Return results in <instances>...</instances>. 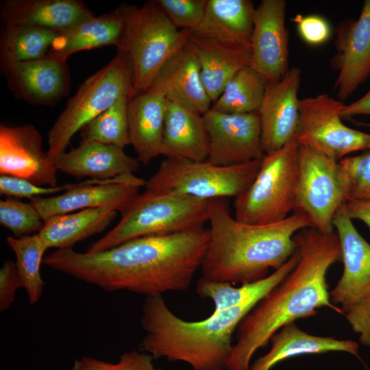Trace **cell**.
Wrapping results in <instances>:
<instances>
[{"label": "cell", "instance_id": "cell-44", "mask_svg": "<svg viewBox=\"0 0 370 370\" xmlns=\"http://www.w3.org/2000/svg\"><path fill=\"white\" fill-rule=\"evenodd\" d=\"M360 124L370 128V123H360Z\"/></svg>", "mask_w": 370, "mask_h": 370}, {"label": "cell", "instance_id": "cell-2", "mask_svg": "<svg viewBox=\"0 0 370 370\" xmlns=\"http://www.w3.org/2000/svg\"><path fill=\"white\" fill-rule=\"evenodd\" d=\"M298 261L288 275L244 317L236 328V341L226 370H249L254 354L284 325L329 308L344 314L330 296L326 280L330 267L341 261L335 230L323 233L307 227L295 236Z\"/></svg>", "mask_w": 370, "mask_h": 370}, {"label": "cell", "instance_id": "cell-29", "mask_svg": "<svg viewBox=\"0 0 370 370\" xmlns=\"http://www.w3.org/2000/svg\"><path fill=\"white\" fill-rule=\"evenodd\" d=\"M117 211L108 208L83 209L55 215L45 221L38 233L48 249H69L77 243L103 231Z\"/></svg>", "mask_w": 370, "mask_h": 370}, {"label": "cell", "instance_id": "cell-18", "mask_svg": "<svg viewBox=\"0 0 370 370\" xmlns=\"http://www.w3.org/2000/svg\"><path fill=\"white\" fill-rule=\"evenodd\" d=\"M334 64V89L339 100L347 99L370 75V0L364 1L358 19L338 25Z\"/></svg>", "mask_w": 370, "mask_h": 370}, {"label": "cell", "instance_id": "cell-17", "mask_svg": "<svg viewBox=\"0 0 370 370\" xmlns=\"http://www.w3.org/2000/svg\"><path fill=\"white\" fill-rule=\"evenodd\" d=\"M301 76V69L293 67L279 81L267 84L258 112L264 154L283 147L295 138L299 119L298 90Z\"/></svg>", "mask_w": 370, "mask_h": 370}, {"label": "cell", "instance_id": "cell-9", "mask_svg": "<svg viewBox=\"0 0 370 370\" xmlns=\"http://www.w3.org/2000/svg\"><path fill=\"white\" fill-rule=\"evenodd\" d=\"M192 31L178 29L155 1L142 7L130 5L128 27L121 51L132 68L134 95L149 89L169 58L188 41Z\"/></svg>", "mask_w": 370, "mask_h": 370}, {"label": "cell", "instance_id": "cell-6", "mask_svg": "<svg viewBox=\"0 0 370 370\" xmlns=\"http://www.w3.org/2000/svg\"><path fill=\"white\" fill-rule=\"evenodd\" d=\"M134 95L132 68L127 53L118 51L106 65L88 77L69 99L48 133L49 159L66 152L73 136L123 96Z\"/></svg>", "mask_w": 370, "mask_h": 370}, {"label": "cell", "instance_id": "cell-38", "mask_svg": "<svg viewBox=\"0 0 370 370\" xmlns=\"http://www.w3.org/2000/svg\"><path fill=\"white\" fill-rule=\"evenodd\" d=\"M339 163L348 182L349 200H369L370 150L345 157Z\"/></svg>", "mask_w": 370, "mask_h": 370}, {"label": "cell", "instance_id": "cell-3", "mask_svg": "<svg viewBox=\"0 0 370 370\" xmlns=\"http://www.w3.org/2000/svg\"><path fill=\"white\" fill-rule=\"evenodd\" d=\"M210 239L201 266L202 277L241 284L267 277L270 269L281 267L295 252V236L312 227L304 214L294 211L283 221L251 224L232 217L227 198L210 200Z\"/></svg>", "mask_w": 370, "mask_h": 370}, {"label": "cell", "instance_id": "cell-27", "mask_svg": "<svg viewBox=\"0 0 370 370\" xmlns=\"http://www.w3.org/2000/svg\"><path fill=\"white\" fill-rule=\"evenodd\" d=\"M269 342L270 350L250 365L249 370H271L277 364L292 357L333 352L347 353L360 359L356 342L312 335L299 329L295 323L282 327Z\"/></svg>", "mask_w": 370, "mask_h": 370}, {"label": "cell", "instance_id": "cell-1", "mask_svg": "<svg viewBox=\"0 0 370 370\" xmlns=\"http://www.w3.org/2000/svg\"><path fill=\"white\" fill-rule=\"evenodd\" d=\"M209 239L208 228L146 236L97 252L57 249L45 257L43 263L106 291L162 295L190 287Z\"/></svg>", "mask_w": 370, "mask_h": 370}, {"label": "cell", "instance_id": "cell-28", "mask_svg": "<svg viewBox=\"0 0 370 370\" xmlns=\"http://www.w3.org/2000/svg\"><path fill=\"white\" fill-rule=\"evenodd\" d=\"M255 8L249 0H208L204 17L192 33L251 47Z\"/></svg>", "mask_w": 370, "mask_h": 370}, {"label": "cell", "instance_id": "cell-39", "mask_svg": "<svg viewBox=\"0 0 370 370\" xmlns=\"http://www.w3.org/2000/svg\"><path fill=\"white\" fill-rule=\"evenodd\" d=\"M292 21L296 24L300 37L308 45H319L323 44L330 37V25L321 16L297 14L292 18Z\"/></svg>", "mask_w": 370, "mask_h": 370}, {"label": "cell", "instance_id": "cell-24", "mask_svg": "<svg viewBox=\"0 0 370 370\" xmlns=\"http://www.w3.org/2000/svg\"><path fill=\"white\" fill-rule=\"evenodd\" d=\"M138 162L124 148L82 140L77 147L64 153L55 164L58 171L76 178L104 180L134 174L138 169Z\"/></svg>", "mask_w": 370, "mask_h": 370}, {"label": "cell", "instance_id": "cell-42", "mask_svg": "<svg viewBox=\"0 0 370 370\" xmlns=\"http://www.w3.org/2000/svg\"><path fill=\"white\" fill-rule=\"evenodd\" d=\"M356 115H370V89L358 100L344 105L341 111L342 119H349Z\"/></svg>", "mask_w": 370, "mask_h": 370}, {"label": "cell", "instance_id": "cell-37", "mask_svg": "<svg viewBox=\"0 0 370 370\" xmlns=\"http://www.w3.org/2000/svg\"><path fill=\"white\" fill-rule=\"evenodd\" d=\"M153 360L147 353L131 350L121 354L114 362L82 356L74 361L71 370H163L155 367Z\"/></svg>", "mask_w": 370, "mask_h": 370}, {"label": "cell", "instance_id": "cell-8", "mask_svg": "<svg viewBox=\"0 0 370 370\" xmlns=\"http://www.w3.org/2000/svg\"><path fill=\"white\" fill-rule=\"evenodd\" d=\"M261 160L220 166L207 160L165 158L146 181L145 190L204 200L236 198L254 181Z\"/></svg>", "mask_w": 370, "mask_h": 370}, {"label": "cell", "instance_id": "cell-25", "mask_svg": "<svg viewBox=\"0 0 370 370\" xmlns=\"http://www.w3.org/2000/svg\"><path fill=\"white\" fill-rule=\"evenodd\" d=\"M166 103L165 94L153 87L129 99L130 145L136 153L138 161L144 164L160 155Z\"/></svg>", "mask_w": 370, "mask_h": 370}, {"label": "cell", "instance_id": "cell-30", "mask_svg": "<svg viewBox=\"0 0 370 370\" xmlns=\"http://www.w3.org/2000/svg\"><path fill=\"white\" fill-rule=\"evenodd\" d=\"M299 254H294L279 269L258 281L234 287L228 282H216L200 278L196 286L197 293L211 299L214 305L212 313L225 311L251 301H259L277 286L296 265Z\"/></svg>", "mask_w": 370, "mask_h": 370}, {"label": "cell", "instance_id": "cell-22", "mask_svg": "<svg viewBox=\"0 0 370 370\" xmlns=\"http://www.w3.org/2000/svg\"><path fill=\"white\" fill-rule=\"evenodd\" d=\"M150 87L201 115L212 104L201 80L199 63L188 41L164 64Z\"/></svg>", "mask_w": 370, "mask_h": 370}, {"label": "cell", "instance_id": "cell-7", "mask_svg": "<svg viewBox=\"0 0 370 370\" xmlns=\"http://www.w3.org/2000/svg\"><path fill=\"white\" fill-rule=\"evenodd\" d=\"M299 146L295 138L264 156L254 181L235 198L236 219L251 224H270L284 220L294 212Z\"/></svg>", "mask_w": 370, "mask_h": 370}, {"label": "cell", "instance_id": "cell-16", "mask_svg": "<svg viewBox=\"0 0 370 370\" xmlns=\"http://www.w3.org/2000/svg\"><path fill=\"white\" fill-rule=\"evenodd\" d=\"M284 0H262L255 8L251 67L268 82L279 81L288 69V32Z\"/></svg>", "mask_w": 370, "mask_h": 370}, {"label": "cell", "instance_id": "cell-19", "mask_svg": "<svg viewBox=\"0 0 370 370\" xmlns=\"http://www.w3.org/2000/svg\"><path fill=\"white\" fill-rule=\"evenodd\" d=\"M2 72L14 96L31 104L53 106L69 92L66 62L49 57L18 62Z\"/></svg>", "mask_w": 370, "mask_h": 370}, {"label": "cell", "instance_id": "cell-31", "mask_svg": "<svg viewBox=\"0 0 370 370\" xmlns=\"http://www.w3.org/2000/svg\"><path fill=\"white\" fill-rule=\"evenodd\" d=\"M57 34L37 27L3 25L0 34L1 71L18 62L47 57Z\"/></svg>", "mask_w": 370, "mask_h": 370}, {"label": "cell", "instance_id": "cell-43", "mask_svg": "<svg viewBox=\"0 0 370 370\" xmlns=\"http://www.w3.org/2000/svg\"><path fill=\"white\" fill-rule=\"evenodd\" d=\"M346 208L350 218L363 222L370 229V199L349 200Z\"/></svg>", "mask_w": 370, "mask_h": 370}, {"label": "cell", "instance_id": "cell-23", "mask_svg": "<svg viewBox=\"0 0 370 370\" xmlns=\"http://www.w3.org/2000/svg\"><path fill=\"white\" fill-rule=\"evenodd\" d=\"M188 42L198 60L201 80L212 103L237 72L251 66L250 46L201 37L193 33Z\"/></svg>", "mask_w": 370, "mask_h": 370}, {"label": "cell", "instance_id": "cell-4", "mask_svg": "<svg viewBox=\"0 0 370 370\" xmlns=\"http://www.w3.org/2000/svg\"><path fill=\"white\" fill-rule=\"evenodd\" d=\"M258 301H251L188 321L174 314L162 295L147 296L140 325L143 352L154 359L184 362L193 370H226L232 352V336L244 317Z\"/></svg>", "mask_w": 370, "mask_h": 370}, {"label": "cell", "instance_id": "cell-13", "mask_svg": "<svg viewBox=\"0 0 370 370\" xmlns=\"http://www.w3.org/2000/svg\"><path fill=\"white\" fill-rule=\"evenodd\" d=\"M146 181L134 174L110 179H90L81 186L61 195L30 199L42 220L77 210L108 208L121 213L139 194Z\"/></svg>", "mask_w": 370, "mask_h": 370}, {"label": "cell", "instance_id": "cell-35", "mask_svg": "<svg viewBox=\"0 0 370 370\" xmlns=\"http://www.w3.org/2000/svg\"><path fill=\"white\" fill-rule=\"evenodd\" d=\"M44 221L31 202L8 197L0 201V223L15 237L38 233Z\"/></svg>", "mask_w": 370, "mask_h": 370}, {"label": "cell", "instance_id": "cell-10", "mask_svg": "<svg viewBox=\"0 0 370 370\" xmlns=\"http://www.w3.org/2000/svg\"><path fill=\"white\" fill-rule=\"evenodd\" d=\"M298 160L294 211L306 215L312 227L330 233L336 212L349 200L347 177L338 160L300 145Z\"/></svg>", "mask_w": 370, "mask_h": 370}, {"label": "cell", "instance_id": "cell-26", "mask_svg": "<svg viewBox=\"0 0 370 370\" xmlns=\"http://www.w3.org/2000/svg\"><path fill=\"white\" fill-rule=\"evenodd\" d=\"M160 155L166 158L207 160L208 136L203 115L166 97Z\"/></svg>", "mask_w": 370, "mask_h": 370}, {"label": "cell", "instance_id": "cell-34", "mask_svg": "<svg viewBox=\"0 0 370 370\" xmlns=\"http://www.w3.org/2000/svg\"><path fill=\"white\" fill-rule=\"evenodd\" d=\"M130 97L123 96L81 130L82 140L97 141L124 148L130 145L128 125Z\"/></svg>", "mask_w": 370, "mask_h": 370}, {"label": "cell", "instance_id": "cell-41", "mask_svg": "<svg viewBox=\"0 0 370 370\" xmlns=\"http://www.w3.org/2000/svg\"><path fill=\"white\" fill-rule=\"evenodd\" d=\"M21 288L16 264L12 260L5 261L0 269V311L9 309L15 301L17 290Z\"/></svg>", "mask_w": 370, "mask_h": 370}, {"label": "cell", "instance_id": "cell-20", "mask_svg": "<svg viewBox=\"0 0 370 370\" xmlns=\"http://www.w3.org/2000/svg\"><path fill=\"white\" fill-rule=\"evenodd\" d=\"M130 5L123 3L110 13L95 16L58 33L47 57L66 62L72 54L83 50L113 45L121 51L128 27Z\"/></svg>", "mask_w": 370, "mask_h": 370}, {"label": "cell", "instance_id": "cell-14", "mask_svg": "<svg viewBox=\"0 0 370 370\" xmlns=\"http://www.w3.org/2000/svg\"><path fill=\"white\" fill-rule=\"evenodd\" d=\"M333 226L340 241L343 271L330 296L345 314L370 294V244L353 224L346 204L336 212Z\"/></svg>", "mask_w": 370, "mask_h": 370}, {"label": "cell", "instance_id": "cell-33", "mask_svg": "<svg viewBox=\"0 0 370 370\" xmlns=\"http://www.w3.org/2000/svg\"><path fill=\"white\" fill-rule=\"evenodd\" d=\"M16 256V267L21 288H25L31 304L38 301L45 286L40 273L43 256L48 249L38 233L22 237H7Z\"/></svg>", "mask_w": 370, "mask_h": 370}, {"label": "cell", "instance_id": "cell-21", "mask_svg": "<svg viewBox=\"0 0 370 370\" xmlns=\"http://www.w3.org/2000/svg\"><path fill=\"white\" fill-rule=\"evenodd\" d=\"M0 16L3 25L33 26L60 33L95 15L79 0H5Z\"/></svg>", "mask_w": 370, "mask_h": 370}, {"label": "cell", "instance_id": "cell-12", "mask_svg": "<svg viewBox=\"0 0 370 370\" xmlns=\"http://www.w3.org/2000/svg\"><path fill=\"white\" fill-rule=\"evenodd\" d=\"M208 136L207 161L232 166L262 159L258 112L225 114L210 109L203 115Z\"/></svg>", "mask_w": 370, "mask_h": 370}, {"label": "cell", "instance_id": "cell-5", "mask_svg": "<svg viewBox=\"0 0 370 370\" xmlns=\"http://www.w3.org/2000/svg\"><path fill=\"white\" fill-rule=\"evenodd\" d=\"M210 200L145 190L121 212L119 223L91 243L86 251L97 252L146 236L199 230L208 222Z\"/></svg>", "mask_w": 370, "mask_h": 370}, {"label": "cell", "instance_id": "cell-32", "mask_svg": "<svg viewBox=\"0 0 370 370\" xmlns=\"http://www.w3.org/2000/svg\"><path fill=\"white\" fill-rule=\"evenodd\" d=\"M268 82L250 66L237 72L212 103L213 110L225 114L258 112Z\"/></svg>", "mask_w": 370, "mask_h": 370}, {"label": "cell", "instance_id": "cell-40", "mask_svg": "<svg viewBox=\"0 0 370 370\" xmlns=\"http://www.w3.org/2000/svg\"><path fill=\"white\" fill-rule=\"evenodd\" d=\"M344 315L360 342L370 348V294Z\"/></svg>", "mask_w": 370, "mask_h": 370}, {"label": "cell", "instance_id": "cell-11", "mask_svg": "<svg viewBox=\"0 0 370 370\" xmlns=\"http://www.w3.org/2000/svg\"><path fill=\"white\" fill-rule=\"evenodd\" d=\"M344 105L324 93L300 99L298 143L338 161L351 153L370 150V134L342 121Z\"/></svg>", "mask_w": 370, "mask_h": 370}, {"label": "cell", "instance_id": "cell-36", "mask_svg": "<svg viewBox=\"0 0 370 370\" xmlns=\"http://www.w3.org/2000/svg\"><path fill=\"white\" fill-rule=\"evenodd\" d=\"M155 2L177 29L193 32L204 17L208 0H156Z\"/></svg>", "mask_w": 370, "mask_h": 370}, {"label": "cell", "instance_id": "cell-15", "mask_svg": "<svg viewBox=\"0 0 370 370\" xmlns=\"http://www.w3.org/2000/svg\"><path fill=\"white\" fill-rule=\"evenodd\" d=\"M43 138L32 125H0V174L44 186L58 184V170L42 149Z\"/></svg>", "mask_w": 370, "mask_h": 370}]
</instances>
